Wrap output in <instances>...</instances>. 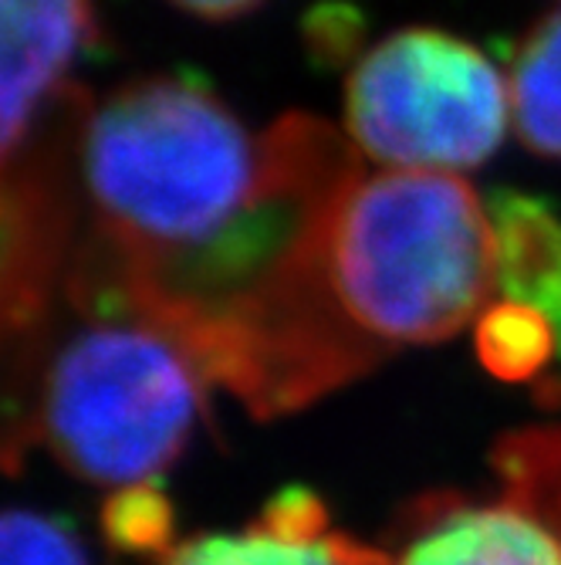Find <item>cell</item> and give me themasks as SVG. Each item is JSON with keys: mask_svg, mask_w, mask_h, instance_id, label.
<instances>
[{"mask_svg": "<svg viewBox=\"0 0 561 565\" xmlns=\"http://www.w3.org/2000/svg\"><path fill=\"white\" fill-rule=\"evenodd\" d=\"M91 241L65 291L119 298L211 244L268 173V132L183 78H139L88 109L78 142Z\"/></svg>", "mask_w": 561, "mask_h": 565, "instance_id": "cell-1", "label": "cell"}, {"mask_svg": "<svg viewBox=\"0 0 561 565\" xmlns=\"http://www.w3.org/2000/svg\"><path fill=\"white\" fill-rule=\"evenodd\" d=\"M68 298L78 319L24 359L8 465L41 444L88 484H157L193 440L211 380L166 329L112 301Z\"/></svg>", "mask_w": 561, "mask_h": 565, "instance_id": "cell-2", "label": "cell"}, {"mask_svg": "<svg viewBox=\"0 0 561 565\" xmlns=\"http://www.w3.org/2000/svg\"><path fill=\"white\" fill-rule=\"evenodd\" d=\"M342 319L379 359L477 326L497 298V231L484 200L450 173H359L328 231Z\"/></svg>", "mask_w": 561, "mask_h": 565, "instance_id": "cell-3", "label": "cell"}, {"mask_svg": "<svg viewBox=\"0 0 561 565\" xmlns=\"http://www.w3.org/2000/svg\"><path fill=\"white\" fill-rule=\"evenodd\" d=\"M511 92L471 41L406 28L369 47L345 82V136L389 170L461 173L487 163Z\"/></svg>", "mask_w": 561, "mask_h": 565, "instance_id": "cell-4", "label": "cell"}, {"mask_svg": "<svg viewBox=\"0 0 561 565\" xmlns=\"http://www.w3.org/2000/svg\"><path fill=\"white\" fill-rule=\"evenodd\" d=\"M389 565H561V424L497 437L484 491L406 508Z\"/></svg>", "mask_w": 561, "mask_h": 565, "instance_id": "cell-5", "label": "cell"}, {"mask_svg": "<svg viewBox=\"0 0 561 565\" xmlns=\"http://www.w3.org/2000/svg\"><path fill=\"white\" fill-rule=\"evenodd\" d=\"M157 565H389V552L338 529L315 491L284 488L250 522L190 535Z\"/></svg>", "mask_w": 561, "mask_h": 565, "instance_id": "cell-6", "label": "cell"}, {"mask_svg": "<svg viewBox=\"0 0 561 565\" xmlns=\"http://www.w3.org/2000/svg\"><path fill=\"white\" fill-rule=\"evenodd\" d=\"M4 18V152L21 146L68 88L75 58L98 38L95 0H0Z\"/></svg>", "mask_w": 561, "mask_h": 565, "instance_id": "cell-7", "label": "cell"}, {"mask_svg": "<svg viewBox=\"0 0 561 565\" xmlns=\"http://www.w3.org/2000/svg\"><path fill=\"white\" fill-rule=\"evenodd\" d=\"M490 217L497 231V298L538 308L558 335L561 363V221L521 193H500ZM554 399H561V386Z\"/></svg>", "mask_w": 561, "mask_h": 565, "instance_id": "cell-8", "label": "cell"}, {"mask_svg": "<svg viewBox=\"0 0 561 565\" xmlns=\"http://www.w3.org/2000/svg\"><path fill=\"white\" fill-rule=\"evenodd\" d=\"M507 92L518 139L544 160H561V11L525 34Z\"/></svg>", "mask_w": 561, "mask_h": 565, "instance_id": "cell-9", "label": "cell"}, {"mask_svg": "<svg viewBox=\"0 0 561 565\" xmlns=\"http://www.w3.org/2000/svg\"><path fill=\"white\" fill-rule=\"evenodd\" d=\"M474 345L487 373L511 383H548V366L558 359V335L538 308L494 298L474 326Z\"/></svg>", "mask_w": 561, "mask_h": 565, "instance_id": "cell-10", "label": "cell"}, {"mask_svg": "<svg viewBox=\"0 0 561 565\" xmlns=\"http://www.w3.org/2000/svg\"><path fill=\"white\" fill-rule=\"evenodd\" d=\"M101 535L112 548L163 562L173 545V504L160 484H126L109 491L101 508Z\"/></svg>", "mask_w": 561, "mask_h": 565, "instance_id": "cell-11", "label": "cell"}, {"mask_svg": "<svg viewBox=\"0 0 561 565\" xmlns=\"http://www.w3.org/2000/svg\"><path fill=\"white\" fill-rule=\"evenodd\" d=\"M0 565H91L68 525L37 508H8L0 525Z\"/></svg>", "mask_w": 561, "mask_h": 565, "instance_id": "cell-12", "label": "cell"}, {"mask_svg": "<svg viewBox=\"0 0 561 565\" xmlns=\"http://www.w3.org/2000/svg\"><path fill=\"white\" fill-rule=\"evenodd\" d=\"M183 14H193L199 21H237L250 11H258L265 0H170Z\"/></svg>", "mask_w": 561, "mask_h": 565, "instance_id": "cell-13", "label": "cell"}]
</instances>
